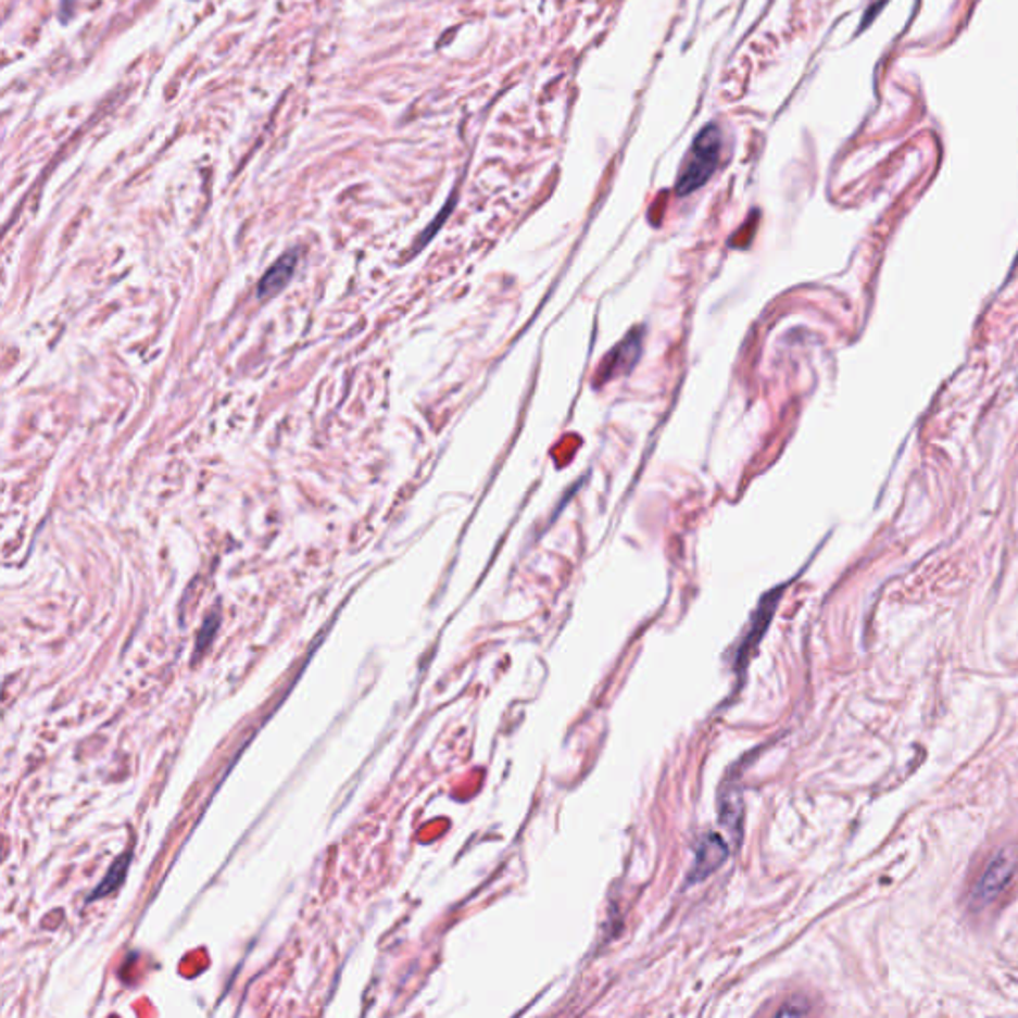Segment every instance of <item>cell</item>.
Segmentation results:
<instances>
[{
	"instance_id": "7a4b0ae2",
	"label": "cell",
	"mask_w": 1018,
	"mask_h": 1018,
	"mask_svg": "<svg viewBox=\"0 0 1018 1018\" xmlns=\"http://www.w3.org/2000/svg\"><path fill=\"white\" fill-rule=\"evenodd\" d=\"M1017 867V855L1013 850H998L989 859L981 878L977 879L972 885L971 900H969L972 909H983L998 900L1015 878Z\"/></svg>"
},
{
	"instance_id": "277c9868",
	"label": "cell",
	"mask_w": 1018,
	"mask_h": 1018,
	"mask_svg": "<svg viewBox=\"0 0 1018 1018\" xmlns=\"http://www.w3.org/2000/svg\"><path fill=\"white\" fill-rule=\"evenodd\" d=\"M726 855H728V847L718 833L704 835L696 845V859L691 869V881L708 878L713 871L725 864Z\"/></svg>"
},
{
	"instance_id": "3957f363",
	"label": "cell",
	"mask_w": 1018,
	"mask_h": 1018,
	"mask_svg": "<svg viewBox=\"0 0 1018 1018\" xmlns=\"http://www.w3.org/2000/svg\"><path fill=\"white\" fill-rule=\"evenodd\" d=\"M641 352H643V328H632L625 339L613 347V351L605 354L603 363L599 364V368L595 370V382L593 385L603 387L613 378L629 375L632 366L639 363Z\"/></svg>"
},
{
	"instance_id": "5b68a950",
	"label": "cell",
	"mask_w": 1018,
	"mask_h": 1018,
	"mask_svg": "<svg viewBox=\"0 0 1018 1018\" xmlns=\"http://www.w3.org/2000/svg\"><path fill=\"white\" fill-rule=\"evenodd\" d=\"M297 263H299V251H289V253H285V255L277 259L269 269L265 271L263 279L259 282V297L261 299L275 297L279 291H282L287 287V282L291 281V277H293Z\"/></svg>"
},
{
	"instance_id": "8992f818",
	"label": "cell",
	"mask_w": 1018,
	"mask_h": 1018,
	"mask_svg": "<svg viewBox=\"0 0 1018 1018\" xmlns=\"http://www.w3.org/2000/svg\"><path fill=\"white\" fill-rule=\"evenodd\" d=\"M128 866L129 854H124L117 859L114 866L110 867L108 876H105L104 881L96 888L95 893L90 895V900H100V897H104L108 893H112L116 888H120L122 881H124V874H126V867Z\"/></svg>"
},
{
	"instance_id": "52a82bcc",
	"label": "cell",
	"mask_w": 1018,
	"mask_h": 1018,
	"mask_svg": "<svg viewBox=\"0 0 1018 1018\" xmlns=\"http://www.w3.org/2000/svg\"><path fill=\"white\" fill-rule=\"evenodd\" d=\"M794 1003H796V1001H790L788 1005H784V1007L778 1010V1015H780V1017H784V1015L792 1017V1015H806V1013H809L808 1003H806V1001H802V1005H794Z\"/></svg>"
},
{
	"instance_id": "6da1fadb",
	"label": "cell",
	"mask_w": 1018,
	"mask_h": 1018,
	"mask_svg": "<svg viewBox=\"0 0 1018 1018\" xmlns=\"http://www.w3.org/2000/svg\"><path fill=\"white\" fill-rule=\"evenodd\" d=\"M720 152H722V134H720V129L716 126H706L696 136V140L692 143L691 153H689L687 162L682 165V172H680L679 181H677V193L680 198L703 188L704 184L716 172L718 164H720Z\"/></svg>"
}]
</instances>
